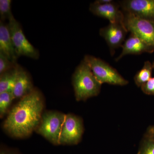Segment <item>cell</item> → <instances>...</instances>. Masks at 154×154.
Wrapping results in <instances>:
<instances>
[{"label":"cell","instance_id":"1","mask_svg":"<svg viewBox=\"0 0 154 154\" xmlns=\"http://www.w3.org/2000/svg\"><path fill=\"white\" fill-rule=\"evenodd\" d=\"M43 108L42 96L39 91L34 89L11 109L4 122V129L15 137L30 135L40 124Z\"/></svg>","mask_w":154,"mask_h":154},{"label":"cell","instance_id":"2","mask_svg":"<svg viewBox=\"0 0 154 154\" xmlns=\"http://www.w3.org/2000/svg\"><path fill=\"white\" fill-rule=\"evenodd\" d=\"M72 85L77 101H85L98 96L102 85L96 79L91 68L83 60L72 76Z\"/></svg>","mask_w":154,"mask_h":154},{"label":"cell","instance_id":"3","mask_svg":"<svg viewBox=\"0 0 154 154\" xmlns=\"http://www.w3.org/2000/svg\"><path fill=\"white\" fill-rule=\"evenodd\" d=\"M84 60L88 63L96 79L102 85L107 83L123 86L128 84L117 71L105 61L92 55H86Z\"/></svg>","mask_w":154,"mask_h":154},{"label":"cell","instance_id":"4","mask_svg":"<svg viewBox=\"0 0 154 154\" xmlns=\"http://www.w3.org/2000/svg\"><path fill=\"white\" fill-rule=\"evenodd\" d=\"M66 115L56 111L44 113L36 129L37 133L53 144L60 145L61 131Z\"/></svg>","mask_w":154,"mask_h":154},{"label":"cell","instance_id":"5","mask_svg":"<svg viewBox=\"0 0 154 154\" xmlns=\"http://www.w3.org/2000/svg\"><path fill=\"white\" fill-rule=\"evenodd\" d=\"M8 21V25L11 38L18 57L23 56L33 59H38L39 57L38 50L26 38L19 22L13 15L10 17Z\"/></svg>","mask_w":154,"mask_h":154},{"label":"cell","instance_id":"6","mask_svg":"<svg viewBox=\"0 0 154 154\" xmlns=\"http://www.w3.org/2000/svg\"><path fill=\"white\" fill-rule=\"evenodd\" d=\"M124 23L128 32L138 36L154 48V22L125 13Z\"/></svg>","mask_w":154,"mask_h":154},{"label":"cell","instance_id":"7","mask_svg":"<svg viewBox=\"0 0 154 154\" xmlns=\"http://www.w3.org/2000/svg\"><path fill=\"white\" fill-rule=\"evenodd\" d=\"M83 132L82 119L73 114H67L61 131L60 145L77 144L82 139Z\"/></svg>","mask_w":154,"mask_h":154},{"label":"cell","instance_id":"8","mask_svg":"<svg viewBox=\"0 0 154 154\" xmlns=\"http://www.w3.org/2000/svg\"><path fill=\"white\" fill-rule=\"evenodd\" d=\"M128 32L124 24L121 23H110L99 30V34L107 42L112 56L116 49L122 47Z\"/></svg>","mask_w":154,"mask_h":154},{"label":"cell","instance_id":"9","mask_svg":"<svg viewBox=\"0 0 154 154\" xmlns=\"http://www.w3.org/2000/svg\"><path fill=\"white\" fill-rule=\"evenodd\" d=\"M119 5L125 13L154 22V0H124Z\"/></svg>","mask_w":154,"mask_h":154},{"label":"cell","instance_id":"10","mask_svg":"<svg viewBox=\"0 0 154 154\" xmlns=\"http://www.w3.org/2000/svg\"><path fill=\"white\" fill-rule=\"evenodd\" d=\"M119 7L114 2L104 5L94 2L90 5L89 10L94 15L107 19L110 23L124 24L125 14L119 10Z\"/></svg>","mask_w":154,"mask_h":154},{"label":"cell","instance_id":"11","mask_svg":"<svg viewBox=\"0 0 154 154\" xmlns=\"http://www.w3.org/2000/svg\"><path fill=\"white\" fill-rule=\"evenodd\" d=\"M121 47L122 51L120 55L116 59V61H119L125 56L128 54L137 55L144 53H152L154 52V47L132 33H131L130 36L125 40Z\"/></svg>","mask_w":154,"mask_h":154},{"label":"cell","instance_id":"12","mask_svg":"<svg viewBox=\"0 0 154 154\" xmlns=\"http://www.w3.org/2000/svg\"><path fill=\"white\" fill-rule=\"evenodd\" d=\"M0 53L12 62L17 63L18 59L11 38L8 25L0 21Z\"/></svg>","mask_w":154,"mask_h":154},{"label":"cell","instance_id":"13","mask_svg":"<svg viewBox=\"0 0 154 154\" xmlns=\"http://www.w3.org/2000/svg\"><path fill=\"white\" fill-rule=\"evenodd\" d=\"M33 90V83L29 74L22 67H19L17 81L12 91L14 99H21Z\"/></svg>","mask_w":154,"mask_h":154},{"label":"cell","instance_id":"14","mask_svg":"<svg viewBox=\"0 0 154 154\" xmlns=\"http://www.w3.org/2000/svg\"><path fill=\"white\" fill-rule=\"evenodd\" d=\"M19 66L17 64L14 69L5 72L0 76V93L12 92L17 81Z\"/></svg>","mask_w":154,"mask_h":154},{"label":"cell","instance_id":"15","mask_svg":"<svg viewBox=\"0 0 154 154\" xmlns=\"http://www.w3.org/2000/svg\"><path fill=\"white\" fill-rule=\"evenodd\" d=\"M153 69L152 63L149 61L145 62L142 68L136 74L134 77V82L138 87L141 88L151 79Z\"/></svg>","mask_w":154,"mask_h":154},{"label":"cell","instance_id":"16","mask_svg":"<svg viewBox=\"0 0 154 154\" xmlns=\"http://www.w3.org/2000/svg\"><path fill=\"white\" fill-rule=\"evenodd\" d=\"M14 97L12 92L0 93V116L2 117L7 113Z\"/></svg>","mask_w":154,"mask_h":154},{"label":"cell","instance_id":"17","mask_svg":"<svg viewBox=\"0 0 154 154\" xmlns=\"http://www.w3.org/2000/svg\"><path fill=\"white\" fill-rule=\"evenodd\" d=\"M11 0H1L0 1V17L1 21L8 20L11 16H13L11 11Z\"/></svg>","mask_w":154,"mask_h":154},{"label":"cell","instance_id":"18","mask_svg":"<svg viewBox=\"0 0 154 154\" xmlns=\"http://www.w3.org/2000/svg\"><path fill=\"white\" fill-rule=\"evenodd\" d=\"M17 65L0 53V75L14 69Z\"/></svg>","mask_w":154,"mask_h":154},{"label":"cell","instance_id":"19","mask_svg":"<svg viewBox=\"0 0 154 154\" xmlns=\"http://www.w3.org/2000/svg\"><path fill=\"white\" fill-rule=\"evenodd\" d=\"M137 154H154V140L145 138Z\"/></svg>","mask_w":154,"mask_h":154},{"label":"cell","instance_id":"20","mask_svg":"<svg viewBox=\"0 0 154 154\" xmlns=\"http://www.w3.org/2000/svg\"><path fill=\"white\" fill-rule=\"evenodd\" d=\"M144 94L148 95H154V77L150 79L146 83L141 87Z\"/></svg>","mask_w":154,"mask_h":154},{"label":"cell","instance_id":"21","mask_svg":"<svg viewBox=\"0 0 154 154\" xmlns=\"http://www.w3.org/2000/svg\"><path fill=\"white\" fill-rule=\"evenodd\" d=\"M145 138L154 140V125L149 127L147 129Z\"/></svg>","mask_w":154,"mask_h":154},{"label":"cell","instance_id":"22","mask_svg":"<svg viewBox=\"0 0 154 154\" xmlns=\"http://www.w3.org/2000/svg\"><path fill=\"white\" fill-rule=\"evenodd\" d=\"M113 1L112 0H97L95 2L98 3L99 4H109V3L113 2Z\"/></svg>","mask_w":154,"mask_h":154},{"label":"cell","instance_id":"23","mask_svg":"<svg viewBox=\"0 0 154 154\" xmlns=\"http://www.w3.org/2000/svg\"><path fill=\"white\" fill-rule=\"evenodd\" d=\"M0 154H16L13 152L7 150L2 149L1 150Z\"/></svg>","mask_w":154,"mask_h":154},{"label":"cell","instance_id":"24","mask_svg":"<svg viewBox=\"0 0 154 154\" xmlns=\"http://www.w3.org/2000/svg\"><path fill=\"white\" fill-rule=\"evenodd\" d=\"M153 67V69H154V62L153 63H152Z\"/></svg>","mask_w":154,"mask_h":154}]
</instances>
